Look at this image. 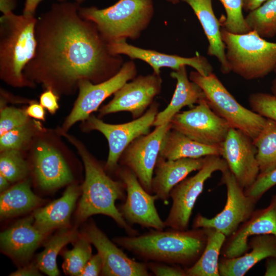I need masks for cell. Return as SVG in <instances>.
I'll return each instance as SVG.
<instances>
[{"mask_svg":"<svg viewBox=\"0 0 276 276\" xmlns=\"http://www.w3.org/2000/svg\"><path fill=\"white\" fill-rule=\"evenodd\" d=\"M41 202L31 190L29 181H21L2 192L1 217L7 218L23 214L36 208Z\"/></svg>","mask_w":276,"mask_h":276,"instance_id":"83f0119b","label":"cell"},{"mask_svg":"<svg viewBox=\"0 0 276 276\" xmlns=\"http://www.w3.org/2000/svg\"><path fill=\"white\" fill-rule=\"evenodd\" d=\"M171 128L170 123L132 141L121 154L119 163L131 170L145 190L152 193V181L163 138Z\"/></svg>","mask_w":276,"mask_h":276,"instance_id":"4fadbf2b","label":"cell"},{"mask_svg":"<svg viewBox=\"0 0 276 276\" xmlns=\"http://www.w3.org/2000/svg\"><path fill=\"white\" fill-rule=\"evenodd\" d=\"M170 76L176 80V88L169 104L156 115L153 124L155 127L170 123L183 107L197 104L205 99L201 87L188 76L186 66L173 70Z\"/></svg>","mask_w":276,"mask_h":276,"instance_id":"d4e9b609","label":"cell"},{"mask_svg":"<svg viewBox=\"0 0 276 276\" xmlns=\"http://www.w3.org/2000/svg\"><path fill=\"white\" fill-rule=\"evenodd\" d=\"M39 268L36 264H30L20 268L15 272L12 273L10 275L13 276H33L40 275L38 271Z\"/></svg>","mask_w":276,"mask_h":276,"instance_id":"ee69618b","label":"cell"},{"mask_svg":"<svg viewBox=\"0 0 276 276\" xmlns=\"http://www.w3.org/2000/svg\"><path fill=\"white\" fill-rule=\"evenodd\" d=\"M9 181L2 174L0 175V190L3 192L8 189Z\"/></svg>","mask_w":276,"mask_h":276,"instance_id":"681fc988","label":"cell"},{"mask_svg":"<svg viewBox=\"0 0 276 276\" xmlns=\"http://www.w3.org/2000/svg\"><path fill=\"white\" fill-rule=\"evenodd\" d=\"M79 5L53 4L37 18L36 49L24 70L30 82L57 95L73 93L81 80L104 81L124 63L120 55L110 53L96 25L80 15Z\"/></svg>","mask_w":276,"mask_h":276,"instance_id":"6da1fadb","label":"cell"},{"mask_svg":"<svg viewBox=\"0 0 276 276\" xmlns=\"http://www.w3.org/2000/svg\"><path fill=\"white\" fill-rule=\"evenodd\" d=\"M187 3L197 16L208 41L207 54L216 57L224 74L231 72L226 60L225 47L221 35V24L215 16L212 0H181Z\"/></svg>","mask_w":276,"mask_h":276,"instance_id":"cb8c5ba5","label":"cell"},{"mask_svg":"<svg viewBox=\"0 0 276 276\" xmlns=\"http://www.w3.org/2000/svg\"><path fill=\"white\" fill-rule=\"evenodd\" d=\"M168 2L172 3L173 4H176L179 3L180 0H167Z\"/></svg>","mask_w":276,"mask_h":276,"instance_id":"816d5d0a","label":"cell"},{"mask_svg":"<svg viewBox=\"0 0 276 276\" xmlns=\"http://www.w3.org/2000/svg\"><path fill=\"white\" fill-rule=\"evenodd\" d=\"M33 157L34 173L41 189L53 190L72 181L73 176L65 159L50 144L38 142Z\"/></svg>","mask_w":276,"mask_h":276,"instance_id":"ffe728a7","label":"cell"},{"mask_svg":"<svg viewBox=\"0 0 276 276\" xmlns=\"http://www.w3.org/2000/svg\"><path fill=\"white\" fill-rule=\"evenodd\" d=\"M110 54L125 55L131 59L143 60L151 66L153 73L160 75V68L168 67L176 70L182 66H190L203 76L213 73V67L206 58L197 54L192 57H181L158 52L155 50L140 48L128 44L126 40L107 43Z\"/></svg>","mask_w":276,"mask_h":276,"instance_id":"e0dca14e","label":"cell"},{"mask_svg":"<svg viewBox=\"0 0 276 276\" xmlns=\"http://www.w3.org/2000/svg\"><path fill=\"white\" fill-rule=\"evenodd\" d=\"M268 0H242L243 9L250 12L259 7Z\"/></svg>","mask_w":276,"mask_h":276,"instance_id":"c3c4849f","label":"cell"},{"mask_svg":"<svg viewBox=\"0 0 276 276\" xmlns=\"http://www.w3.org/2000/svg\"><path fill=\"white\" fill-rule=\"evenodd\" d=\"M221 35L231 72L251 80L276 71V42L265 40L254 31L238 34L222 27Z\"/></svg>","mask_w":276,"mask_h":276,"instance_id":"8992f818","label":"cell"},{"mask_svg":"<svg viewBox=\"0 0 276 276\" xmlns=\"http://www.w3.org/2000/svg\"><path fill=\"white\" fill-rule=\"evenodd\" d=\"M16 0H0V10L3 15L12 12L16 6Z\"/></svg>","mask_w":276,"mask_h":276,"instance_id":"bcb514c9","label":"cell"},{"mask_svg":"<svg viewBox=\"0 0 276 276\" xmlns=\"http://www.w3.org/2000/svg\"><path fill=\"white\" fill-rule=\"evenodd\" d=\"M171 128L198 143L222 146L231 128L217 115L205 99L188 110L176 113L170 122Z\"/></svg>","mask_w":276,"mask_h":276,"instance_id":"8fae6325","label":"cell"},{"mask_svg":"<svg viewBox=\"0 0 276 276\" xmlns=\"http://www.w3.org/2000/svg\"><path fill=\"white\" fill-rule=\"evenodd\" d=\"M148 269L156 276H186L185 268L177 265H169L158 262H151Z\"/></svg>","mask_w":276,"mask_h":276,"instance_id":"ab89813d","label":"cell"},{"mask_svg":"<svg viewBox=\"0 0 276 276\" xmlns=\"http://www.w3.org/2000/svg\"><path fill=\"white\" fill-rule=\"evenodd\" d=\"M256 153L250 137L238 129L230 128L222 145L221 156L244 189L251 186L260 174Z\"/></svg>","mask_w":276,"mask_h":276,"instance_id":"2e32d148","label":"cell"},{"mask_svg":"<svg viewBox=\"0 0 276 276\" xmlns=\"http://www.w3.org/2000/svg\"><path fill=\"white\" fill-rule=\"evenodd\" d=\"M204 162L205 157L167 160L159 156L152 178V193L158 199L167 203L173 188L190 173L200 170Z\"/></svg>","mask_w":276,"mask_h":276,"instance_id":"44dd1931","label":"cell"},{"mask_svg":"<svg viewBox=\"0 0 276 276\" xmlns=\"http://www.w3.org/2000/svg\"><path fill=\"white\" fill-rule=\"evenodd\" d=\"M114 242L146 260L192 266L202 255L207 241L203 228L191 230H151L139 236L116 237Z\"/></svg>","mask_w":276,"mask_h":276,"instance_id":"7a4b0ae2","label":"cell"},{"mask_svg":"<svg viewBox=\"0 0 276 276\" xmlns=\"http://www.w3.org/2000/svg\"><path fill=\"white\" fill-rule=\"evenodd\" d=\"M275 185L276 168L266 173H260L254 183L244 189V193L257 203L262 196Z\"/></svg>","mask_w":276,"mask_h":276,"instance_id":"f35d334b","label":"cell"},{"mask_svg":"<svg viewBox=\"0 0 276 276\" xmlns=\"http://www.w3.org/2000/svg\"><path fill=\"white\" fill-rule=\"evenodd\" d=\"M189 79L202 89L208 104L231 128L238 129L254 141L266 123V118L240 104L214 73L203 76L197 71Z\"/></svg>","mask_w":276,"mask_h":276,"instance_id":"52a82bcc","label":"cell"},{"mask_svg":"<svg viewBox=\"0 0 276 276\" xmlns=\"http://www.w3.org/2000/svg\"><path fill=\"white\" fill-rule=\"evenodd\" d=\"M221 173L220 184L225 185L227 190V199L224 209L212 218L198 214L194 220L193 227L213 228L227 238L250 217L255 211L257 202L245 195L244 189L228 169Z\"/></svg>","mask_w":276,"mask_h":276,"instance_id":"9c48e42d","label":"cell"},{"mask_svg":"<svg viewBox=\"0 0 276 276\" xmlns=\"http://www.w3.org/2000/svg\"><path fill=\"white\" fill-rule=\"evenodd\" d=\"M0 171L10 182H16L27 175L29 166L20 150H6L1 151Z\"/></svg>","mask_w":276,"mask_h":276,"instance_id":"836d02e7","label":"cell"},{"mask_svg":"<svg viewBox=\"0 0 276 276\" xmlns=\"http://www.w3.org/2000/svg\"><path fill=\"white\" fill-rule=\"evenodd\" d=\"M162 79L154 73L140 75L125 83L112 99L99 110L100 116L120 111L129 112L133 119L142 116L161 91Z\"/></svg>","mask_w":276,"mask_h":276,"instance_id":"9a60e30c","label":"cell"},{"mask_svg":"<svg viewBox=\"0 0 276 276\" xmlns=\"http://www.w3.org/2000/svg\"><path fill=\"white\" fill-rule=\"evenodd\" d=\"M116 172L127 193L124 203L119 209L124 219L130 224L163 231L166 226L155 206L156 195L147 192L129 168L120 166Z\"/></svg>","mask_w":276,"mask_h":276,"instance_id":"5bb4252c","label":"cell"},{"mask_svg":"<svg viewBox=\"0 0 276 276\" xmlns=\"http://www.w3.org/2000/svg\"><path fill=\"white\" fill-rule=\"evenodd\" d=\"M26 112L29 117L42 121L45 120L44 107L40 104L35 102L31 103L27 108Z\"/></svg>","mask_w":276,"mask_h":276,"instance_id":"7bdbcfd3","label":"cell"},{"mask_svg":"<svg viewBox=\"0 0 276 276\" xmlns=\"http://www.w3.org/2000/svg\"><path fill=\"white\" fill-rule=\"evenodd\" d=\"M65 136L77 148L85 169V179L77 211L78 219L83 221L95 214L105 215L112 218L130 236L137 235V231L124 219L115 205L117 200L124 197V182L111 179L82 144L71 135L66 134Z\"/></svg>","mask_w":276,"mask_h":276,"instance_id":"3957f363","label":"cell"},{"mask_svg":"<svg viewBox=\"0 0 276 276\" xmlns=\"http://www.w3.org/2000/svg\"><path fill=\"white\" fill-rule=\"evenodd\" d=\"M41 130L39 123L29 121L24 125L11 130L0 138L1 151L9 149L20 150L26 146L37 131Z\"/></svg>","mask_w":276,"mask_h":276,"instance_id":"e575fe53","label":"cell"},{"mask_svg":"<svg viewBox=\"0 0 276 276\" xmlns=\"http://www.w3.org/2000/svg\"><path fill=\"white\" fill-rule=\"evenodd\" d=\"M46 235L36 227L33 216H28L1 234V245L2 249L10 256L18 260H26Z\"/></svg>","mask_w":276,"mask_h":276,"instance_id":"7402d4cb","label":"cell"},{"mask_svg":"<svg viewBox=\"0 0 276 276\" xmlns=\"http://www.w3.org/2000/svg\"><path fill=\"white\" fill-rule=\"evenodd\" d=\"M84 234L96 247L103 262L101 275L148 276L147 264L129 258L95 224H88Z\"/></svg>","mask_w":276,"mask_h":276,"instance_id":"ac0fdd59","label":"cell"},{"mask_svg":"<svg viewBox=\"0 0 276 276\" xmlns=\"http://www.w3.org/2000/svg\"><path fill=\"white\" fill-rule=\"evenodd\" d=\"M136 75V65L130 60L124 63L117 74L104 81L94 83L87 80L80 81L78 98L63 124L62 131H66L79 121L87 119L106 98L134 78Z\"/></svg>","mask_w":276,"mask_h":276,"instance_id":"7c38bea8","label":"cell"},{"mask_svg":"<svg viewBox=\"0 0 276 276\" xmlns=\"http://www.w3.org/2000/svg\"><path fill=\"white\" fill-rule=\"evenodd\" d=\"M222 146L203 144L170 128L165 134L159 156L167 159L198 158L209 155H221Z\"/></svg>","mask_w":276,"mask_h":276,"instance_id":"4316f807","label":"cell"},{"mask_svg":"<svg viewBox=\"0 0 276 276\" xmlns=\"http://www.w3.org/2000/svg\"><path fill=\"white\" fill-rule=\"evenodd\" d=\"M248 103L252 111L276 122V96L265 93H252L248 97Z\"/></svg>","mask_w":276,"mask_h":276,"instance_id":"8d00e7d4","label":"cell"},{"mask_svg":"<svg viewBox=\"0 0 276 276\" xmlns=\"http://www.w3.org/2000/svg\"><path fill=\"white\" fill-rule=\"evenodd\" d=\"M59 97L53 90L47 89L40 96V104L51 113L54 114L59 108Z\"/></svg>","mask_w":276,"mask_h":276,"instance_id":"b9f144b4","label":"cell"},{"mask_svg":"<svg viewBox=\"0 0 276 276\" xmlns=\"http://www.w3.org/2000/svg\"><path fill=\"white\" fill-rule=\"evenodd\" d=\"M251 251L233 258L219 260L221 276H243L257 263L271 257H276V237L272 235L252 236L248 242Z\"/></svg>","mask_w":276,"mask_h":276,"instance_id":"603a6c76","label":"cell"},{"mask_svg":"<svg viewBox=\"0 0 276 276\" xmlns=\"http://www.w3.org/2000/svg\"><path fill=\"white\" fill-rule=\"evenodd\" d=\"M42 0H26L23 14L26 15L34 16L38 5ZM62 1L63 0H59ZM78 4L83 3L85 0H75Z\"/></svg>","mask_w":276,"mask_h":276,"instance_id":"f6af8a7d","label":"cell"},{"mask_svg":"<svg viewBox=\"0 0 276 276\" xmlns=\"http://www.w3.org/2000/svg\"><path fill=\"white\" fill-rule=\"evenodd\" d=\"M75 185L69 186L62 196L33 213L36 227L45 234L52 229L67 225L80 194Z\"/></svg>","mask_w":276,"mask_h":276,"instance_id":"484cf974","label":"cell"},{"mask_svg":"<svg viewBox=\"0 0 276 276\" xmlns=\"http://www.w3.org/2000/svg\"><path fill=\"white\" fill-rule=\"evenodd\" d=\"M26 111L13 107H6L1 111L0 135L28 122Z\"/></svg>","mask_w":276,"mask_h":276,"instance_id":"74e56055","label":"cell"},{"mask_svg":"<svg viewBox=\"0 0 276 276\" xmlns=\"http://www.w3.org/2000/svg\"><path fill=\"white\" fill-rule=\"evenodd\" d=\"M226 16L220 21L222 28L234 34H244L251 30L247 26L242 13V0H219Z\"/></svg>","mask_w":276,"mask_h":276,"instance_id":"d590c367","label":"cell"},{"mask_svg":"<svg viewBox=\"0 0 276 276\" xmlns=\"http://www.w3.org/2000/svg\"><path fill=\"white\" fill-rule=\"evenodd\" d=\"M265 276H276V257H271L267 258Z\"/></svg>","mask_w":276,"mask_h":276,"instance_id":"7dc6e473","label":"cell"},{"mask_svg":"<svg viewBox=\"0 0 276 276\" xmlns=\"http://www.w3.org/2000/svg\"><path fill=\"white\" fill-rule=\"evenodd\" d=\"M80 15L97 26L108 43L138 38L154 14L152 0H119L104 9L80 8Z\"/></svg>","mask_w":276,"mask_h":276,"instance_id":"5b68a950","label":"cell"},{"mask_svg":"<svg viewBox=\"0 0 276 276\" xmlns=\"http://www.w3.org/2000/svg\"><path fill=\"white\" fill-rule=\"evenodd\" d=\"M204 229L207 236L204 249L192 266L185 268L186 276H220L219 256L226 237L215 229Z\"/></svg>","mask_w":276,"mask_h":276,"instance_id":"f1b7e54d","label":"cell"},{"mask_svg":"<svg viewBox=\"0 0 276 276\" xmlns=\"http://www.w3.org/2000/svg\"><path fill=\"white\" fill-rule=\"evenodd\" d=\"M103 268V262L101 257L98 253L91 256L87 262L80 276H97L101 274Z\"/></svg>","mask_w":276,"mask_h":276,"instance_id":"60d3db41","label":"cell"},{"mask_svg":"<svg viewBox=\"0 0 276 276\" xmlns=\"http://www.w3.org/2000/svg\"><path fill=\"white\" fill-rule=\"evenodd\" d=\"M227 169V164L221 156H205L204 163L197 173L186 178L170 192L172 204L164 221L166 226L174 229L187 230L193 208L203 191L205 182L213 173L222 172Z\"/></svg>","mask_w":276,"mask_h":276,"instance_id":"ba28073f","label":"cell"},{"mask_svg":"<svg viewBox=\"0 0 276 276\" xmlns=\"http://www.w3.org/2000/svg\"><path fill=\"white\" fill-rule=\"evenodd\" d=\"M245 21L251 31L260 37L272 38L276 36V0H268L249 12Z\"/></svg>","mask_w":276,"mask_h":276,"instance_id":"1f68e13d","label":"cell"},{"mask_svg":"<svg viewBox=\"0 0 276 276\" xmlns=\"http://www.w3.org/2000/svg\"><path fill=\"white\" fill-rule=\"evenodd\" d=\"M271 89L273 95L276 96V78L272 82Z\"/></svg>","mask_w":276,"mask_h":276,"instance_id":"f907efd6","label":"cell"},{"mask_svg":"<svg viewBox=\"0 0 276 276\" xmlns=\"http://www.w3.org/2000/svg\"><path fill=\"white\" fill-rule=\"evenodd\" d=\"M77 237L75 229H63L52 237L45 244L44 250L37 256L36 264L39 270L50 276L59 275L56 262L57 256L65 245Z\"/></svg>","mask_w":276,"mask_h":276,"instance_id":"4dcf8cb0","label":"cell"},{"mask_svg":"<svg viewBox=\"0 0 276 276\" xmlns=\"http://www.w3.org/2000/svg\"><path fill=\"white\" fill-rule=\"evenodd\" d=\"M266 234L276 237V195L272 196L266 208L255 210L250 217L227 237L221 253L226 258L241 256L250 249V237Z\"/></svg>","mask_w":276,"mask_h":276,"instance_id":"d6986e66","label":"cell"},{"mask_svg":"<svg viewBox=\"0 0 276 276\" xmlns=\"http://www.w3.org/2000/svg\"><path fill=\"white\" fill-rule=\"evenodd\" d=\"M253 143L257 149L260 173L276 168V122L266 119L264 127Z\"/></svg>","mask_w":276,"mask_h":276,"instance_id":"f546056e","label":"cell"},{"mask_svg":"<svg viewBox=\"0 0 276 276\" xmlns=\"http://www.w3.org/2000/svg\"><path fill=\"white\" fill-rule=\"evenodd\" d=\"M91 243L84 234L75 244L71 250L63 254L62 267L71 275H79L92 255Z\"/></svg>","mask_w":276,"mask_h":276,"instance_id":"d6a6232c","label":"cell"},{"mask_svg":"<svg viewBox=\"0 0 276 276\" xmlns=\"http://www.w3.org/2000/svg\"><path fill=\"white\" fill-rule=\"evenodd\" d=\"M34 16L3 15L0 19V74L3 80L14 86L34 84L24 75L33 58L37 45Z\"/></svg>","mask_w":276,"mask_h":276,"instance_id":"277c9868","label":"cell"},{"mask_svg":"<svg viewBox=\"0 0 276 276\" xmlns=\"http://www.w3.org/2000/svg\"><path fill=\"white\" fill-rule=\"evenodd\" d=\"M159 104L155 101L146 112L139 118L123 124H110L104 122L94 115H90L86 123V129L97 130L106 137L108 143L109 153L105 169L116 171L120 157L126 147L137 137L150 132Z\"/></svg>","mask_w":276,"mask_h":276,"instance_id":"30bf717a","label":"cell"}]
</instances>
